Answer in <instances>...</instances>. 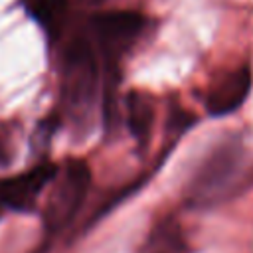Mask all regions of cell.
Masks as SVG:
<instances>
[{
    "label": "cell",
    "instance_id": "6da1fadb",
    "mask_svg": "<svg viewBox=\"0 0 253 253\" xmlns=\"http://www.w3.org/2000/svg\"><path fill=\"white\" fill-rule=\"evenodd\" d=\"M253 184V154L241 138L217 142L190 176L184 204L190 210H211L237 196Z\"/></svg>",
    "mask_w": 253,
    "mask_h": 253
},
{
    "label": "cell",
    "instance_id": "7a4b0ae2",
    "mask_svg": "<svg viewBox=\"0 0 253 253\" xmlns=\"http://www.w3.org/2000/svg\"><path fill=\"white\" fill-rule=\"evenodd\" d=\"M99 63L91 42L75 36L61 57V109L77 132H89L99 103Z\"/></svg>",
    "mask_w": 253,
    "mask_h": 253
},
{
    "label": "cell",
    "instance_id": "3957f363",
    "mask_svg": "<svg viewBox=\"0 0 253 253\" xmlns=\"http://www.w3.org/2000/svg\"><path fill=\"white\" fill-rule=\"evenodd\" d=\"M89 184L91 170L87 162L71 158L57 166L45 190V202L42 208L43 227L49 233H59L73 221L89 192Z\"/></svg>",
    "mask_w": 253,
    "mask_h": 253
},
{
    "label": "cell",
    "instance_id": "277c9868",
    "mask_svg": "<svg viewBox=\"0 0 253 253\" xmlns=\"http://www.w3.org/2000/svg\"><path fill=\"white\" fill-rule=\"evenodd\" d=\"M146 18L132 10H111L91 18V34L105 61L113 67L138 40Z\"/></svg>",
    "mask_w": 253,
    "mask_h": 253
},
{
    "label": "cell",
    "instance_id": "5b68a950",
    "mask_svg": "<svg viewBox=\"0 0 253 253\" xmlns=\"http://www.w3.org/2000/svg\"><path fill=\"white\" fill-rule=\"evenodd\" d=\"M57 166L42 162L26 172L0 180V202L4 208L20 213H30L38 208L40 196L47 190Z\"/></svg>",
    "mask_w": 253,
    "mask_h": 253
},
{
    "label": "cell",
    "instance_id": "8992f818",
    "mask_svg": "<svg viewBox=\"0 0 253 253\" xmlns=\"http://www.w3.org/2000/svg\"><path fill=\"white\" fill-rule=\"evenodd\" d=\"M253 85V73L249 65H239L219 75L208 89L206 109L211 117H225L235 113L249 97Z\"/></svg>",
    "mask_w": 253,
    "mask_h": 253
},
{
    "label": "cell",
    "instance_id": "52a82bcc",
    "mask_svg": "<svg viewBox=\"0 0 253 253\" xmlns=\"http://www.w3.org/2000/svg\"><path fill=\"white\" fill-rule=\"evenodd\" d=\"M136 253H194L182 225L174 217H162L152 225Z\"/></svg>",
    "mask_w": 253,
    "mask_h": 253
},
{
    "label": "cell",
    "instance_id": "ba28073f",
    "mask_svg": "<svg viewBox=\"0 0 253 253\" xmlns=\"http://www.w3.org/2000/svg\"><path fill=\"white\" fill-rule=\"evenodd\" d=\"M125 121L130 136L144 146L150 138L152 123H154V103L150 95L144 91H130L125 99Z\"/></svg>",
    "mask_w": 253,
    "mask_h": 253
},
{
    "label": "cell",
    "instance_id": "9c48e42d",
    "mask_svg": "<svg viewBox=\"0 0 253 253\" xmlns=\"http://www.w3.org/2000/svg\"><path fill=\"white\" fill-rule=\"evenodd\" d=\"M24 8L49 38L63 32L69 16V0H24Z\"/></svg>",
    "mask_w": 253,
    "mask_h": 253
},
{
    "label": "cell",
    "instance_id": "30bf717a",
    "mask_svg": "<svg viewBox=\"0 0 253 253\" xmlns=\"http://www.w3.org/2000/svg\"><path fill=\"white\" fill-rule=\"evenodd\" d=\"M4 210H6V208H4V206H2V202H0V217H2V211H4Z\"/></svg>",
    "mask_w": 253,
    "mask_h": 253
},
{
    "label": "cell",
    "instance_id": "8fae6325",
    "mask_svg": "<svg viewBox=\"0 0 253 253\" xmlns=\"http://www.w3.org/2000/svg\"><path fill=\"white\" fill-rule=\"evenodd\" d=\"M87 2H91V4H97V2H101V0H87Z\"/></svg>",
    "mask_w": 253,
    "mask_h": 253
}]
</instances>
